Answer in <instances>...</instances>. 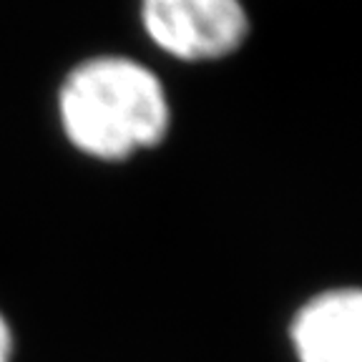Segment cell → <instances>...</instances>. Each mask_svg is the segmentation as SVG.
Instances as JSON below:
<instances>
[{"instance_id":"obj_3","label":"cell","mask_w":362,"mask_h":362,"mask_svg":"<svg viewBox=\"0 0 362 362\" xmlns=\"http://www.w3.org/2000/svg\"><path fill=\"white\" fill-rule=\"evenodd\" d=\"M289 334L300 362H362V294H317L297 312Z\"/></svg>"},{"instance_id":"obj_1","label":"cell","mask_w":362,"mask_h":362,"mask_svg":"<svg viewBox=\"0 0 362 362\" xmlns=\"http://www.w3.org/2000/svg\"><path fill=\"white\" fill-rule=\"evenodd\" d=\"M68 141L93 158L121 161L164 141L169 101L141 63L101 56L76 66L58 96Z\"/></svg>"},{"instance_id":"obj_2","label":"cell","mask_w":362,"mask_h":362,"mask_svg":"<svg viewBox=\"0 0 362 362\" xmlns=\"http://www.w3.org/2000/svg\"><path fill=\"white\" fill-rule=\"evenodd\" d=\"M148 38L181 61H216L244 43L249 18L242 0H141Z\"/></svg>"},{"instance_id":"obj_4","label":"cell","mask_w":362,"mask_h":362,"mask_svg":"<svg viewBox=\"0 0 362 362\" xmlns=\"http://www.w3.org/2000/svg\"><path fill=\"white\" fill-rule=\"evenodd\" d=\"M13 357V334L8 322L0 315V362H11Z\"/></svg>"}]
</instances>
